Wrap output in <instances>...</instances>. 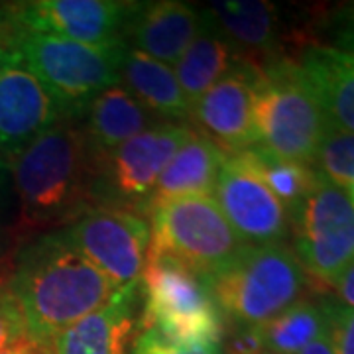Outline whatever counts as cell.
I'll return each mask as SVG.
<instances>
[{
	"mask_svg": "<svg viewBox=\"0 0 354 354\" xmlns=\"http://www.w3.org/2000/svg\"><path fill=\"white\" fill-rule=\"evenodd\" d=\"M8 160L18 199L14 225L28 241L97 207V171L81 120L57 122Z\"/></svg>",
	"mask_w": 354,
	"mask_h": 354,
	"instance_id": "obj_1",
	"label": "cell"
},
{
	"mask_svg": "<svg viewBox=\"0 0 354 354\" xmlns=\"http://www.w3.org/2000/svg\"><path fill=\"white\" fill-rule=\"evenodd\" d=\"M8 288L22 309L26 335L48 346L118 290L67 242L62 228L24 242Z\"/></svg>",
	"mask_w": 354,
	"mask_h": 354,
	"instance_id": "obj_2",
	"label": "cell"
},
{
	"mask_svg": "<svg viewBox=\"0 0 354 354\" xmlns=\"http://www.w3.org/2000/svg\"><path fill=\"white\" fill-rule=\"evenodd\" d=\"M205 283L230 325L260 327L304 299L309 278L290 246L278 242L242 246Z\"/></svg>",
	"mask_w": 354,
	"mask_h": 354,
	"instance_id": "obj_3",
	"label": "cell"
},
{
	"mask_svg": "<svg viewBox=\"0 0 354 354\" xmlns=\"http://www.w3.org/2000/svg\"><path fill=\"white\" fill-rule=\"evenodd\" d=\"M50 88L69 120L85 118L102 91L122 83L128 44H83L73 39L12 28L4 39Z\"/></svg>",
	"mask_w": 354,
	"mask_h": 354,
	"instance_id": "obj_4",
	"label": "cell"
},
{
	"mask_svg": "<svg viewBox=\"0 0 354 354\" xmlns=\"http://www.w3.org/2000/svg\"><path fill=\"white\" fill-rule=\"evenodd\" d=\"M254 127L256 146L266 152L288 162L313 164L330 124L295 59L283 57L258 69Z\"/></svg>",
	"mask_w": 354,
	"mask_h": 354,
	"instance_id": "obj_5",
	"label": "cell"
},
{
	"mask_svg": "<svg viewBox=\"0 0 354 354\" xmlns=\"http://www.w3.org/2000/svg\"><path fill=\"white\" fill-rule=\"evenodd\" d=\"M138 329H153L179 344H221L225 317L207 283L167 256H148L140 278Z\"/></svg>",
	"mask_w": 354,
	"mask_h": 354,
	"instance_id": "obj_6",
	"label": "cell"
},
{
	"mask_svg": "<svg viewBox=\"0 0 354 354\" xmlns=\"http://www.w3.org/2000/svg\"><path fill=\"white\" fill-rule=\"evenodd\" d=\"M148 216V256L174 258L203 281L246 246L218 209L213 195L169 199L156 205Z\"/></svg>",
	"mask_w": 354,
	"mask_h": 354,
	"instance_id": "obj_7",
	"label": "cell"
},
{
	"mask_svg": "<svg viewBox=\"0 0 354 354\" xmlns=\"http://www.w3.org/2000/svg\"><path fill=\"white\" fill-rule=\"evenodd\" d=\"M293 254L317 288H333L354 262V207L346 189L319 177L315 189L290 215Z\"/></svg>",
	"mask_w": 354,
	"mask_h": 354,
	"instance_id": "obj_8",
	"label": "cell"
},
{
	"mask_svg": "<svg viewBox=\"0 0 354 354\" xmlns=\"http://www.w3.org/2000/svg\"><path fill=\"white\" fill-rule=\"evenodd\" d=\"M191 130L185 122L164 120L106 153L95 165L97 205H113L140 213L158 177L189 138Z\"/></svg>",
	"mask_w": 354,
	"mask_h": 354,
	"instance_id": "obj_9",
	"label": "cell"
},
{
	"mask_svg": "<svg viewBox=\"0 0 354 354\" xmlns=\"http://www.w3.org/2000/svg\"><path fill=\"white\" fill-rule=\"evenodd\" d=\"M67 242L116 288L140 283L148 260L146 218L113 205H97L62 228Z\"/></svg>",
	"mask_w": 354,
	"mask_h": 354,
	"instance_id": "obj_10",
	"label": "cell"
},
{
	"mask_svg": "<svg viewBox=\"0 0 354 354\" xmlns=\"http://www.w3.org/2000/svg\"><path fill=\"white\" fill-rule=\"evenodd\" d=\"M65 116L53 97L20 53L0 41V153L12 158Z\"/></svg>",
	"mask_w": 354,
	"mask_h": 354,
	"instance_id": "obj_11",
	"label": "cell"
},
{
	"mask_svg": "<svg viewBox=\"0 0 354 354\" xmlns=\"http://www.w3.org/2000/svg\"><path fill=\"white\" fill-rule=\"evenodd\" d=\"M213 199L246 244H278L291 232L288 209L266 187L244 153H227L216 177Z\"/></svg>",
	"mask_w": 354,
	"mask_h": 354,
	"instance_id": "obj_12",
	"label": "cell"
},
{
	"mask_svg": "<svg viewBox=\"0 0 354 354\" xmlns=\"http://www.w3.org/2000/svg\"><path fill=\"white\" fill-rule=\"evenodd\" d=\"M136 6L120 0H34L10 8V26L95 46L127 44Z\"/></svg>",
	"mask_w": 354,
	"mask_h": 354,
	"instance_id": "obj_13",
	"label": "cell"
},
{
	"mask_svg": "<svg viewBox=\"0 0 354 354\" xmlns=\"http://www.w3.org/2000/svg\"><path fill=\"white\" fill-rule=\"evenodd\" d=\"M258 69L239 59L191 106L189 118L227 153L258 144L254 127V83Z\"/></svg>",
	"mask_w": 354,
	"mask_h": 354,
	"instance_id": "obj_14",
	"label": "cell"
},
{
	"mask_svg": "<svg viewBox=\"0 0 354 354\" xmlns=\"http://www.w3.org/2000/svg\"><path fill=\"white\" fill-rule=\"evenodd\" d=\"M209 22L230 41L242 62L256 69L283 59L276 4L264 0H221L203 8Z\"/></svg>",
	"mask_w": 354,
	"mask_h": 354,
	"instance_id": "obj_15",
	"label": "cell"
},
{
	"mask_svg": "<svg viewBox=\"0 0 354 354\" xmlns=\"http://www.w3.org/2000/svg\"><path fill=\"white\" fill-rule=\"evenodd\" d=\"M201 8L177 2H138L127 32V44L132 50L150 55L165 65L177 64L203 28Z\"/></svg>",
	"mask_w": 354,
	"mask_h": 354,
	"instance_id": "obj_16",
	"label": "cell"
},
{
	"mask_svg": "<svg viewBox=\"0 0 354 354\" xmlns=\"http://www.w3.org/2000/svg\"><path fill=\"white\" fill-rule=\"evenodd\" d=\"M140 283L118 288L101 309L79 319L51 342V354H130Z\"/></svg>",
	"mask_w": 354,
	"mask_h": 354,
	"instance_id": "obj_17",
	"label": "cell"
},
{
	"mask_svg": "<svg viewBox=\"0 0 354 354\" xmlns=\"http://www.w3.org/2000/svg\"><path fill=\"white\" fill-rule=\"evenodd\" d=\"M329 124L354 134V55L309 44L295 59Z\"/></svg>",
	"mask_w": 354,
	"mask_h": 354,
	"instance_id": "obj_18",
	"label": "cell"
},
{
	"mask_svg": "<svg viewBox=\"0 0 354 354\" xmlns=\"http://www.w3.org/2000/svg\"><path fill=\"white\" fill-rule=\"evenodd\" d=\"M227 152L216 146L211 138L201 132L191 130L189 138L181 144L176 156L165 165L162 176L158 177L156 187L142 205V216L148 215L156 205L189 197V195H213L221 165Z\"/></svg>",
	"mask_w": 354,
	"mask_h": 354,
	"instance_id": "obj_19",
	"label": "cell"
},
{
	"mask_svg": "<svg viewBox=\"0 0 354 354\" xmlns=\"http://www.w3.org/2000/svg\"><path fill=\"white\" fill-rule=\"evenodd\" d=\"M156 124V116L122 83L102 91L88 104L83 122L95 165L106 153Z\"/></svg>",
	"mask_w": 354,
	"mask_h": 354,
	"instance_id": "obj_20",
	"label": "cell"
},
{
	"mask_svg": "<svg viewBox=\"0 0 354 354\" xmlns=\"http://www.w3.org/2000/svg\"><path fill=\"white\" fill-rule=\"evenodd\" d=\"M122 83L153 116L171 120L189 118V102L177 83L171 65L156 62L142 51L128 48L122 65Z\"/></svg>",
	"mask_w": 354,
	"mask_h": 354,
	"instance_id": "obj_21",
	"label": "cell"
},
{
	"mask_svg": "<svg viewBox=\"0 0 354 354\" xmlns=\"http://www.w3.org/2000/svg\"><path fill=\"white\" fill-rule=\"evenodd\" d=\"M203 10V8H201ZM205 16V12H203ZM241 57L234 48L205 16L203 28L176 64V77L189 109L218 79L227 75Z\"/></svg>",
	"mask_w": 354,
	"mask_h": 354,
	"instance_id": "obj_22",
	"label": "cell"
},
{
	"mask_svg": "<svg viewBox=\"0 0 354 354\" xmlns=\"http://www.w3.org/2000/svg\"><path fill=\"white\" fill-rule=\"evenodd\" d=\"M262 327L266 351L276 354H299L305 346L329 330L323 299H299Z\"/></svg>",
	"mask_w": 354,
	"mask_h": 354,
	"instance_id": "obj_23",
	"label": "cell"
},
{
	"mask_svg": "<svg viewBox=\"0 0 354 354\" xmlns=\"http://www.w3.org/2000/svg\"><path fill=\"white\" fill-rule=\"evenodd\" d=\"M242 153L264 181L266 187L276 195V199L288 209L290 215L315 189L319 176L311 165L276 158L274 153L266 152L260 146L242 150Z\"/></svg>",
	"mask_w": 354,
	"mask_h": 354,
	"instance_id": "obj_24",
	"label": "cell"
},
{
	"mask_svg": "<svg viewBox=\"0 0 354 354\" xmlns=\"http://www.w3.org/2000/svg\"><path fill=\"white\" fill-rule=\"evenodd\" d=\"M311 165L325 181L348 189L354 183V134L329 127Z\"/></svg>",
	"mask_w": 354,
	"mask_h": 354,
	"instance_id": "obj_25",
	"label": "cell"
},
{
	"mask_svg": "<svg viewBox=\"0 0 354 354\" xmlns=\"http://www.w3.org/2000/svg\"><path fill=\"white\" fill-rule=\"evenodd\" d=\"M313 26L317 34L323 38L317 46H325L354 55V0L325 10V14Z\"/></svg>",
	"mask_w": 354,
	"mask_h": 354,
	"instance_id": "obj_26",
	"label": "cell"
},
{
	"mask_svg": "<svg viewBox=\"0 0 354 354\" xmlns=\"http://www.w3.org/2000/svg\"><path fill=\"white\" fill-rule=\"evenodd\" d=\"M130 354H225L221 344H179L153 329H138Z\"/></svg>",
	"mask_w": 354,
	"mask_h": 354,
	"instance_id": "obj_27",
	"label": "cell"
},
{
	"mask_svg": "<svg viewBox=\"0 0 354 354\" xmlns=\"http://www.w3.org/2000/svg\"><path fill=\"white\" fill-rule=\"evenodd\" d=\"M323 305L329 319V335L335 353L354 354V307L335 299H323Z\"/></svg>",
	"mask_w": 354,
	"mask_h": 354,
	"instance_id": "obj_28",
	"label": "cell"
},
{
	"mask_svg": "<svg viewBox=\"0 0 354 354\" xmlns=\"http://www.w3.org/2000/svg\"><path fill=\"white\" fill-rule=\"evenodd\" d=\"M26 335L22 309L10 288L0 290V353Z\"/></svg>",
	"mask_w": 354,
	"mask_h": 354,
	"instance_id": "obj_29",
	"label": "cell"
},
{
	"mask_svg": "<svg viewBox=\"0 0 354 354\" xmlns=\"http://www.w3.org/2000/svg\"><path fill=\"white\" fill-rule=\"evenodd\" d=\"M26 241L28 239L16 228V225L0 223V290L10 283L16 258Z\"/></svg>",
	"mask_w": 354,
	"mask_h": 354,
	"instance_id": "obj_30",
	"label": "cell"
},
{
	"mask_svg": "<svg viewBox=\"0 0 354 354\" xmlns=\"http://www.w3.org/2000/svg\"><path fill=\"white\" fill-rule=\"evenodd\" d=\"M225 339V354H262L266 353L262 327H248V325H230Z\"/></svg>",
	"mask_w": 354,
	"mask_h": 354,
	"instance_id": "obj_31",
	"label": "cell"
},
{
	"mask_svg": "<svg viewBox=\"0 0 354 354\" xmlns=\"http://www.w3.org/2000/svg\"><path fill=\"white\" fill-rule=\"evenodd\" d=\"M333 288L337 290V295L341 297V304L354 307V262L342 270V274L333 283Z\"/></svg>",
	"mask_w": 354,
	"mask_h": 354,
	"instance_id": "obj_32",
	"label": "cell"
},
{
	"mask_svg": "<svg viewBox=\"0 0 354 354\" xmlns=\"http://www.w3.org/2000/svg\"><path fill=\"white\" fill-rule=\"evenodd\" d=\"M0 354H51V346L24 335L22 339H18L10 346H6Z\"/></svg>",
	"mask_w": 354,
	"mask_h": 354,
	"instance_id": "obj_33",
	"label": "cell"
},
{
	"mask_svg": "<svg viewBox=\"0 0 354 354\" xmlns=\"http://www.w3.org/2000/svg\"><path fill=\"white\" fill-rule=\"evenodd\" d=\"M12 187V176H10V160L0 153V223L4 215V207L8 199V189Z\"/></svg>",
	"mask_w": 354,
	"mask_h": 354,
	"instance_id": "obj_34",
	"label": "cell"
},
{
	"mask_svg": "<svg viewBox=\"0 0 354 354\" xmlns=\"http://www.w3.org/2000/svg\"><path fill=\"white\" fill-rule=\"evenodd\" d=\"M299 354H337L335 353V346H333V341H330L329 330L323 333V335L311 342L309 346H305Z\"/></svg>",
	"mask_w": 354,
	"mask_h": 354,
	"instance_id": "obj_35",
	"label": "cell"
},
{
	"mask_svg": "<svg viewBox=\"0 0 354 354\" xmlns=\"http://www.w3.org/2000/svg\"><path fill=\"white\" fill-rule=\"evenodd\" d=\"M346 195H348V199H351V203H353V207H354V183L346 189Z\"/></svg>",
	"mask_w": 354,
	"mask_h": 354,
	"instance_id": "obj_36",
	"label": "cell"
},
{
	"mask_svg": "<svg viewBox=\"0 0 354 354\" xmlns=\"http://www.w3.org/2000/svg\"><path fill=\"white\" fill-rule=\"evenodd\" d=\"M262 354H276V353H270V351H266V353H262Z\"/></svg>",
	"mask_w": 354,
	"mask_h": 354,
	"instance_id": "obj_37",
	"label": "cell"
},
{
	"mask_svg": "<svg viewBox=\"0 0 354 354\" xmlns=\"http://www.w3.org/2000/svg\"><path fill=\"white\" fill-rule=\"evenodd\" d=\"M0 41H2V38H0Z\"/></svg>",
	"mask_w": 354,
	"mask_h": 354,
	"instance_id": "obj_38",
	"label": "cell"
}]
</instances>
